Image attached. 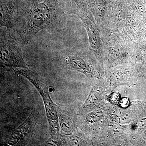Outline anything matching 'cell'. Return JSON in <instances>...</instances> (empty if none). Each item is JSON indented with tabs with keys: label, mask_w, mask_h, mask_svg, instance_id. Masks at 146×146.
I'll return each instance as SVG.
<instances>
[{
	"label": "cell",
	"mask_w": 146,
	"mask_h": 146,
	"mask_svg": "<svg viewBox=\"0 0 146 146\" xmlns=\"http://www.w3.org/2000/svg\"><path fill=\"white\" fill-rule=\"evenodd\" d=\"M39 116V112L37 111L34 110L32 112L25 121L11 133L7 139V143L10 146L14 145L18 143L34 127Z\"/></svg>",
	"instance_id": "cell-5"
},
{
	"label": "cell",
	"mask_w": 146,
	"mask_h": 146,
	"mask_svg": "<svg viewBox=\"0 0 146 146\" xmlns=\"http://www.w3.org/2000/svg\"><path fill=\"white\" fill-rule=\"evenodd\" d=\"M28 9L16 0H1V27L19 31L25 22Z\"/></svg>",
	"instance_id": "cell-4"
},
{
	"label": "cell",
	"mask_w": 146,
	"mask_h": 146,
	"mask_svg": "<svg viewBox=\"0 0 146 146\" xmlns=\"http://www.w3.org/2000/svg\"><path fill=\"white\" fill-rule=\"evenodd\" d=\"M66 143L64 136L60 134L58 136H52L45 143V145L63 146Z\"/></svg>",
	"instance_id": "cell-8"
},
{
	"label": "cell",
	"mask_w": 146,
	"mask_h": 146,
	"mask_svg": "<svg viewBox=\"0 0 146 146\" xmlns=\"http://www.w3.org/2000/svg\"><path fill=\"white\" fill-rule=\"evenodd\" d=\"M144 139L146 140V131H145V133H144Z\"/></svg>",
	"instance_id": "cell-11"
},
{
	"label": "cell",
	"mask_w": 146,
	"mask_h": 146,
	"mask_svg": "<svg viewBox=\"0 0 146 146\" xmlns=\"http://www.w3.org/2000/svg\"><path fill=\"white\" fill-rule=\"evenodd\" d=\"M56 107L60 133L65 136H70L73 133L74 128V121L64 108L58 106Z\"/></svg>",
	"instance_id": "cell-7"
},
{
	"label": "cell",
	"mask_w": 146,
	"mask_h": 146,
	"mask_svg": "<svg viewBox=\"0 0 146 146\" xmlns=\"http://www.w3.org/2000/svg\"><path fill=\"white\" fill-rule=\"evenodd\" d=\"M6 70L23 76L28 80L35 87L42 97L45 108L46 115L48 123L50 134L51 136L60 135V126L57 107L53 102L48 91V88L36 73L29 68H6Z\"/></svg>",
	"instance_id": "cell-2"
},
{
	"label": "cell",
	"mask_w": 146,
	"mask_h": 146,
	"mask_svg": "<svg viewBox=\"0 0 146 146\" xmlns=\"http://www.w3.org/2000/svg\"><path fill=\"white\" fill-rule=\"evenodd\" d=\"M120 100L119 94L117 92L113 93L110 96V101L114 104H117L118 103H119Z\"/></svg>",
	"instance_id": "cell-9"
},
{
	"label": "cell",
	"mask_w": 146,
	"mask_h": 146,
	"mask_svg": "<svg viewBox=\"0 0 146 146\" xmlns=\"http://www.w3.org/2000/svg\"><path fill=\"white\" fill-rule=\"evenodd\" d=\"M62 60L63 65L67 68L79 71L87 75L92 74L91 66L84 58L79 56L66 54L63 55Z\"/></svg>",
	"instance_id": "cell-6"
},
{
	"label": "cell",
	"mask_w": 146,
	"mask_h": 146,
	"mask_svg": "<svg viewBox=\"0 0 146 146\" xmlns=\"http://www.w3.org/2000/svg\"><path fill=\"white\" fill-rule=\"evenodd\" d=\"M66 13L56 0L33 2L29 8L25 24L19 31L21 42L28 43L35 35L45 29L51 33L62 31Z\"/></svg>",
	"instance_id": "cell-1"
},
{
	"label": "cell",
	"mask_w": 146,
	"mask_h": 146,
	"mask_svg": "<svg viewBox=\"0 0 146 146\" xmlns=\"http://www.w3.org/2000/svg\"><path fill=\"white\" fill-rule=\"evenodd\" d=\"M11 32L1 31V65L2 68H29L23 57L20 39L11 35Z\"/></svg>",
	"instance_id": "cell-3"
},
{
	"label": "cell",
	"mask_w": 146,
	"mask_h": 146,
	"mask_svg": "<svg viewBox=\"0 0 146 146\" xmlns=\"http://www.w3.org/2000/svg\"><path fill=\"white\" fill-rule=\"evenodd\" d=\"M119 105L123 108H126L130 104L129 100L126 98H123L119 102Z\"/></svg>",
	"instance_id": "cell-10"
}]
</instances>
